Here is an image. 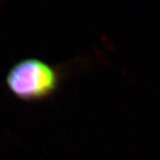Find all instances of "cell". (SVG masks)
Returning <instances> with one entry per match:
<instances>
[{
  "label": "cell",
  "instance_id": "1",
  "mask_svg": "<svg viewBox=\"0 0 160 160\" xmlns=\"http://www.w3.org/2000/svg\"><path fill=\"white\" fill-rule=\"evenodd\" d=\"M59 84L58 70L38 58L18 61L6 76L8 89L25 102H38L49 98L56 92Z\"/></svg>",
  "mask_w": 160,
  "mask_h": 160
}]
</instances>
